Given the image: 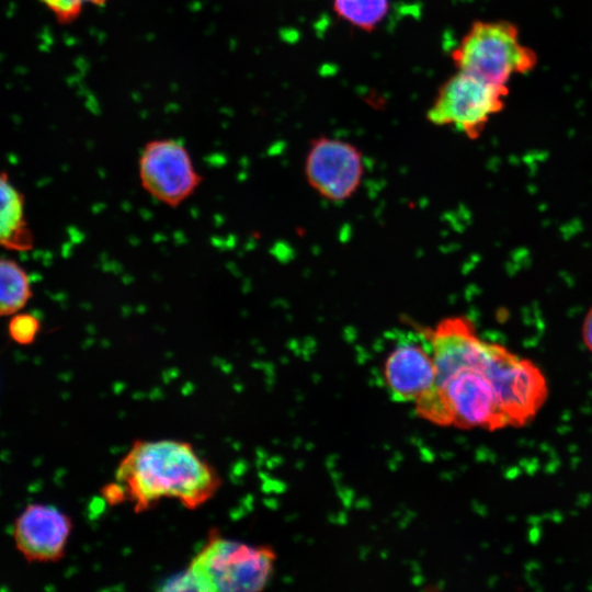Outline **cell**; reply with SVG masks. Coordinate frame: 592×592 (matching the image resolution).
Masks as SVG:
<instances>
[{
    "mask_svg": "<svg viewBox=\"0 0 592 592\" xmlns=\"http://www.w3.org/2000/svg\"><path fill=\"white\" fill-rule=\"evenodd\" d=\"M220 486L217 470L189 442L137 440L118 463L114 481L104 487L103 496L111 504L130 503L137 513L164 499L195 510Z\"/></svg>",
    "mask_w": 592,
    "mask_h": 592,
    "instance_id": "cell-1",
    "label": "cell"
},
{
    "mask_svg": "<svg viewBox=\"0 0 592 592\" xmlns=\"http://www.w3.org/2000/svg\"><path fill=\"white\" fill-rule=\"evenodd\" d=\"M504 351L500 344L482 341L471 364L434 386L414 403L418 415L439 425L464 429L508 426L494 387V375Z\"/></svg>",
    "mask_w": 592,
    "mask_h": 592,
    "instance_id": "cell-2",
    "label": "cell"
},
{
    "mask_svg": "<svg viewBox=\"0 0 592 592\" xmlns=\"http://www.w3.org/2000/svg\"><path fill=\"white\" fill-rule=\"evenodd\" d=\"M276 561L269 546L224 537L217 530L173 583L174 590L206 592H257L271 581Z\"/></svg>",
    "mask_w": 592,
    "mask_h": 592,
    "instance_id": "cell-3",
    "label": "cell"
},
{
    "mask_svg": "<svg viewBox=\"0 0 592 592\" xmlns=\"http://www.w3.org/2000/svg\"><path fill=\"white\" fill-rule=\"evenodd\" d=\"M451 58L457 70L501 86L538 62L535 50L521 42L516 24L505 20L471 23Z\"/></svg>",
    "mask_w": 592,
    "mask_h": 592,
    "instance_id": "cell-4",
    "label": "cell"
},
{
    "mask_svg": "<svg viewBox=\"0 0 592 592\" xmlns=\"http://www.w3.org/2000/svg\"><path fill=\"white\" fill-rule=\"evenodd\" d=\"M508 94V86L457 70L440 86L425 117L435 126H452L476 139L490 118L504 109Z\"/></svg>",
    "mask_w": 592,
    "mask_h": 592,
    "instance_id": "cell-5",
    "label": "cell"
},
{
    "mask_svg": "<svg viewBox=\"0 0 592 592\" xmlns=\"http://www.w3.org/2000/svg\"><path fill=\"white\" fill-rule=\"evenodd\" d=\"M138 179L146 193L169 207L183 204L203 182L186 146L175 138L145 144L138 158Z\"/></svg>",
    "mask_w": 592,
    "mask_h": 592,
    "instance_id": "cell-6",
    "label": "cell"
},
{
    "mask_svg": "<svg viewBox=\"0 0 592 592\" xmlns=\"http://www.w3.org/2000/svg\"><path fill=\"white\" fill-rule=\"evenodd\" d=\"M363 174V153L356 146L326 136L310 141L305 177L320 196L332 202L351 197L358 189Z\"/></svg>",
    "mask_w": 592,
    "mask_h": 592,
    "instance_id": "cell-7",
    "label": "cell"
},
{
    "mask_svg": "<svg viewBox=\"0 0 592 592\" xmlns=\"http://www.w3.org/2000/svg\"><path fill=\"white\" fill-rule=\"evenodd\" d=\"M71 517L53 504L31 503L15 517L12 538L27 562H58L72 532Z\"/></svg>",
    "mask_w": 592,
    "mask_h": 592,
    "instance_id": "cell-8",
    "label": "cell"
},
{
    "mask_svg": "<svg viewBox=\"0 0 592 592\" xmlns=\"http://www.w3.org/2000/svg\"><path fill=\"white\" fill-rule=\"evenodd\" d=\"M382 373L394 401L415 403L434 387L436 378L428 338L425 344L407 340L395 345L384 360Z\"/></svg>",
    "mask_w": 592,
    "mask_h": 592,
    "instance_id": "cell-9",
    "label": "cell"
},
{
    "mask_svg": "<svg viewBox=\"0 0 592 592\" xmlns=\"http://www.w3.org/2000/svg\"><path fill=\"white\" fill-rule=\"evenodd\" d=\"M33 247L34 236L26 220L24 196L8 174L0 171V248L30 251Z\"/></svg>",
    "mask_w": 592,
    "mask_h": 592,
    "instance_id": "cell-10",
    "label": "cell"
},
{
    "mask_svg": "<svg viewBox=\"0 0 592 592\" xmlns=\"http://www.w3.org/2000/svg\"><path fill=\"white\" fill-rule=\"evenodd\" d=\"M29 274L15 261L0 258V317L18 312L32 297Z\"/></svg>",
    "mask_w": 592,
    "mask_h": 592,
    "instance_id": "cell-11",
    "label": "cell"
},
{
    "mask_svg": "<svg viewBox=\"0 0 592 592\" xmlns=\"http://www.w3.org/2000/svg\"><path fill=\"white\" fill-rule=\"evenodd\" d=\"M389 8V0H332L334 13L364 32H373L387 16Z\"/></svg>",
    "mask_w": 592,
    "mask_h": 592,
    "instance_id": "cell-12",
    "label": "cell"
},
{
    "mask_svg": "<svg viewBox=\"0 0 592 592\" xmlns=\"http://www.w3.org/2000/svg\"><path fill=\"white\" fill-rule=\"evenodd\" d=\"M60 24L75 22L87 5L101 7L107 0H38Z\"/></svg>",
    "mask_w": 592,
    "mask_h": 592,
    "instance_id": "cell-13",
    "label": "cell"
},
{
    "mask_svg": "<svg viewBox=\"0 0 592 592\" xmlns=\"http://www.w3.org/2000/svg\"><path fill=\"white\" fill-rule=\"evenodd\" d=\"M10 338L21 345L32 344L41 330L37 318L29 314H19L9 322Z\"/></svg>",
    "mask_w": 592,
    "mask_h": 592,
    "instance_id": "cell-14",
    "label": "cell"
},
{
    "mask_svg": "<svg viewBox=\"0 0 592 592\" xmlns=\"http://www.w3.org/2000/svg\"><path fill=\"white\" fill-rule=\"evenodd\" d=\"M583 341L587 348L592 352V308L584 318Z\"/></svg>",
    "mask_w": 592,
    "mask_h": 592,
    "instance_id": "cell-15",
    "label": "cell"
}]
</instances>
